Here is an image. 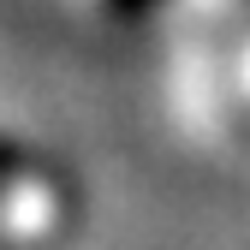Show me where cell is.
<instances>
[{
    "label": "cell",
    "mask_w": 250,
    "mask_h": 250,
    "mask_svg": "<svg viewBox=\"0 0 250 250\" xmlns=\"http://www.w3.org/2000/svg\"><path fill=\"white\" fill-rule=\"evenodd\" d=\"M149 6H155V0H113V12H119V18H143Z\"/></svg>",
    "instance_id": "6da1fadb"
}]
</instances>
